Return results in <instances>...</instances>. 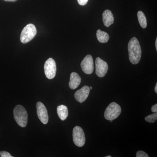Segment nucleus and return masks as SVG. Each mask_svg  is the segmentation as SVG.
<instances>
[{"instance_id":"20e7f679","label":"nucleus","mask_w":157,"mask_h":157,"mask_svg":"<svg viewBox=\"0 0 157 157\" xmlns=\"http://www.w3.org/2000/svg\"><path fill=\"white\" fill-rule=\"evenodd\" d=\"M121 112V109L119 105L113 102L109 104L104 112V117L108 121L113 120L118 117Z\"/></svg>"},{"instance_id":"f8f14e48","label":"nucleus","mask_w":157,"mask_h":157,"mask_svg":"<svg viewBox=\"0 0 157 157\" xmlns=\"http://www.w3.org/2000/svg\"><path fill=\"white\" fill-rule=\"evenodd\" d=\"M103 21L104 25L108 27L114 22V17L112 12L109 10H106L103 13Z\"/></svg>"},{"instance_id":"6ab92c4d","label":"nucleus","mask_w":157,"mask_h":157,"mask_svg":"<svg viewBox=\"0 0 157 157\" xmlns=\"http://www.w3.org/2000/svg\"><path fill=\"white\" fill-rule=\"evenodd\" d=\"M78 4L80 6H84L86 5L88 2V0H77Z\"/></svg>"},{"instance_id":"ddd939ff","label":"nucleus","mask_w":157,"mask_h":157,"mask_svg":"<svg viewBox=\"0 0 157 157\" xmlns=\"http://www.w3.org/2000/svg\"><path fill=\"white\" fill-rule=\"evenodd\" d=\"M57 112L59 118L62 121H64L68 116V109L67 106L63 105L59 106L57 108Z\"/></svg>"},{"instance_id":"aec40b11","label":"nucleus","mask_w":157,"mask_h":157,"mask_svg":"<svg viewBox=\"0 0 157 157\" xmlns=\"http://www.w3.org/2000/svg\"><path fill=\"white\" fill-rule=\"evenodd\" d=\"M151 111L153 113L157 112V104H155L151 107Z\"/></svg>"},{"instance_id":"a878e982","label":"nucleus","mask_w":157,"mask_h":157,"mask_svg":"<svg viewBox=\"0 0 157 157\" xmlns=\"http://www.w3.org/2000/svg\"><path fill=\"white\" fill-rule=\"evenodd\" d=\"M113 121V120H110L109 121H110V122H112Z\"/></svg>"},{"instance_id":"4468645a","label":"nucleus","mask_w":157,"mask_h":157,"mask_svg":"<svg viewBox=\"0 0 157 157\" xmlns=\"http://www.w3.org/2000/svg\"><path fill=\"white\" fill-rule=\"evenodd\" d=\"M97 37L98 41L102 43H107L109 39V35L101 29H98L97 31Z\"/></svg>"},{"instance_id":"9b49d317","label":"nucleus","mask_w":157,"mask_h":157,"mask_svg":"<svg viewBox=\"0 0 157 157\" xmlns=\"http://www.w3.org/2000/svg\"><path fill=\"white\" fill-rule=\"evenodd\" d=\"M81 78L77 73L73 72L70 75L69 87L72 90H75L81 83Z\"/></svg>"},{"instance_id":"9d476101","label":"nucleus","mask_w":157,"mask_h":157,"mask_svg":"<svg viewBox=\"0 0 157 157\" xmlns=\"http://www.w3.org/2000/svg\"><path fill=\"white\" fill-rule=\"evenodd\" d=\"M90 92L89 87L87 86H84L75 93L74 97L76 101L79 103H83L88 97Z\"/></svg>"},{"instance_id":"2eb2a0df","label":"nucleus","mask_w":157,"mask_h":157,"mask_svg":"<svg viewBox=\"0 0 157 157\" xmlns=\"http://www.w3.org/2000/svg\"><path fill=\"white\" fill-rule=\"evenodd\" d=\"M137 17L140 26L143 29L146 28L147 25V19L144 13L142 11H139L137 13Z\"/></svg>"},{"instance_id":"0eeeda50","label":"nucleus","mask_w":157,"mask_h":157,"mask_svg":"<svg viewBox=\"0 0 157 157\" xmlns=\"http://www.w3.org/2000/svg\"><path fill=\"white\" fill-rule=\"evenodd\" d=\"M96 74L99 77H103L107 74L108 66L106 62L98 57L96 59Z\"/></svg>"},{"instance_id":"a211bd4d","label":"nucleus","mask_w":157,"mask_h":157,"mask_svg":"<svg viewBox=\"0 0 157 157\" xmlns=\"http://www.w3.org/2000/svg\"><path fill=\"white\" fill-rule=\"evenodd\" d=\"M0 157H13L9 152L7 151H0Z\"/></svg>"},{"instance_id":"423d86ee","label":"nucleus","mask_w":157,"mask_h":157,"mask_svg":"<svg viewBox=\"0 0 157 157\" xmlns=\"http://www.w3.org/2000/svg\"><path fill=\"white\" fill-rule=\"evenodd\" d=\"M44 68L45 76L48 79H52L55 77L56 73V65L53 59L50 58L46 61Z\"/></svg>"},{"instance_id":"f03ea898","label":"nucleus","mask_w":157,"mask_h":157,"mask_svg":"<svg viewBox=\"0 0 157 157\" xmlns=\"http://www.w3.org/2000/svg\"><path fill=\"white\" fill-rule=\"evenodd\" d=\"M13 113L14 119L17 124L22 128L26 126L28 115L25 108L21 105H17L14 107Z\"/></svg>"},{"instance_id":"f3484780","label":"nucleus","mask_w":157,"mask_h":157,"mask_svg":"<svg viewBox=\"0 0 157 157\" xmlns=\"http://www.w3.org/2000/svg\"><path fill=\"white\" fill-rule=\"evenodd\" d=\"M136 157H149V156L145 152L142 151H139L137 152V154H136Z\"/></svg>"},{"instance_id":"6e6552de","label":"nucleus","mask_w":157,"mask_h":157,"mask_svg":"<svg viewBox=\"0 0 157 157\" xmlns=\"http://www.w3.org/2000/svg\"><path fill=\"white\" fill-rule=\"evenodd\" d=\"M81 67L86 74L90 75L93 73L94 70V61L92 56L88 55L81 62Z\"/></svg>"},{"instance_id":"7ed1b4c3","label":"nucleus","mask_w":157,"mask_h":157,"mask_svg":"<svg viewBox=\"0 0 157 157\" xmlns=\"http://www.w3.org/2000/svg\"><path fill=\"white\" fill-rule=\"evenodd\" d=\"M37 34V30L36 27L33 24L27 25L21 32L20 36L21 42L23 44L28 43Z\"/></svg>"},{"instance_id":"1a4fd4ad","label":"nucleus","mask_w":157,"mask_h":157,"mask_svg":"<svg viewBox=\"0 0 157 157\" xmlns=\"http://www.w3.org/2000/svg\"><path fill=\"white\" fill-rule=\"evenodd\" d=\"M37 113L40 121L44 124L48 123V115L47 109L45 105L41 102H37L36 104Z\"/></svg>"},{"instance_id":"393cba45","label":"nucleus","mask_w":157,"mask_h":157,"mask_svg":"<svg viewBox=\"0 0 157 157\" xmlns=\"http://www.w3.org/2000/svg\"><path fill=\"white\" fill-rule=\"evenodd\" d=\"M111 156L109 155V156H106L105 157H111Z\"/></svg>"},{"instance_id":"b1692460","label":"nucleus","mask_w":157,"mask_h":157,"mask_svg":"<svg viewBox=\"0 0 157 157\" xmlns=\"http://www.w3.org/2000/svg\"><path fill=\"white\" fill-rule=\"evenodd\" d=\"M89 88L90 90H92V86H90Z\"/></svg>"},{"instance_id":"39448f33","label":"nucleus","mask_w":157,"mask_h":157,"mask_svg":"<svg viewBox=\"0 0 157 157\" xmlns=\"http://www.w3.org/2000/svg\"><path fill=\"white\" fill-rule=\"evenodd\" d=\"M73 142L76 146L82 147L85 143L86 138L83 130L79 126L74 127L73 129Z\"/></svg>"},{"instance_id":"5701e85b","label":"nucleus","mask_w":157,"mask_h":157,"mask_svg":"<svg viewBox=\"0 0 157 157\" xmlns=\"http://www.w3.org/2000/svg\"><path fill=\"white\" fill-rule=\"evenodd\" d=\"M155 47L156 49V51H157V38H156V39L155 41Z\"/></svg>"},{"instance_id":"f257e3e1","label":"nucleus","mask_w":157,"mask_h":157,"mask_svg":"<svg viewBox=\"0 0 157 157\" xmlns=\"http://www.w3.org/2000/svg\"><path fill=\"white\" fill-rule=\"evenodd\" d=\"M129 58L133 64L136 65L140 62L141 57V47L138 39L133 37L130 40L128 45Z\"/></svg>"},{"instance_id":"4be33fe9","label":"nucleus","mask_w":157,"mask_h":157,"mask_svg":"<svg viewBox=\"0 0 157 157\" xmlns=\"http://www.w3.org/2000/svg\"><path fill=\"white\" fill-rule=\"evenodd\" d=\"M155 92L157 94V83L156 84L155 87Z\"/></svg>"},{"instance_id":"412c9836","label":"nucleus","mask_w":157,"mask_h":157,"mask_svg":"<svg viewBox=\"0 0 157 157\" xmlns=\"http://www.w3.org/2000/svg\"><path fill=\"white\" fill-rule=\"evenodd\" d=\"M6 2H15L17 1V0H4Z\"/></svg>"},{"instance_id":"dca6fc26","label":"nucleus","mask_w":157,"mask_h":157,"mask_svg":"<svg viewBox=\"0 0 157 157\" xmlns=\"http://www.w3.org/2000/svg\"><path fill=\"white\" fill-rule=\"evenodd\" d=\"M157 119V113H154L150 114V115L147 116L145 118V120L147 122L150 123H153Z\"/></svg>"}]
</instances>
